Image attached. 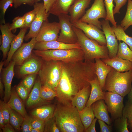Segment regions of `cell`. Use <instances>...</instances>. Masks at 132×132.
I'll list each match as a JSON object with an SVG mask.
<instances>
[{
    "instance_id": "816d5d0a",
    "label": "cell",
    "mask_w": 132,
    "mask_h": 132,
    "mask_svg": "<svg viewBox=\"0 0 132 132\" xmlns=\"http://www.w3.org/2000/svg\"><path fill=\"white\" fill-rule=\"evenodd\" d=\"M56 0H43L46 12H49L53 7Z\"/></svg>"
},
{
    "instance_id": "91938a15",
    "label": "cell",
    "mask_w": 132,
    "mask_h": 132,
    "mask_svg": "<svg viewBox=\"0 0 132 132\" xmlns=\"http://www.w3.org/2000/svg\"><path fill=\"white\" fill-rule=\"evenodd\" d=\"M31 132H40L39 130L35 129L33 128L32 129Z\"/></svg>"
},
{
    "instance_id": "5bb4252c",
    "label": "cell",
    "mask_w": 132,
    "mask_h": 132,
    "mask_svg": "<svg viewBox=\"0 0 132 132\" xmlns=\"http://www.w3.org/2000/svg\"><path fill=\"white\" fill-rule=\"evenodd\" d=\"M37 42L36 37L32 38L29 42L22 44L15 53L12 60L15 65L21 66L32 55L33 49Z\"/></svg>"
},
{
    "instance_id": "277c9868",
    "label": "cell",
    "mask_w": 132,
    "mask_h": 132,
    "mask_svg": "<svg viewBox=\"0 0 132 132\" xmlns=\"http://www.w3.org/2000/svg\"><path fill=\"white\" fill-rule=\"evenodd\" d=\"M132 83V69L119 72L113 68L107 77L103 91L117 93L123 97L128 95Z\"/></svg>"
},
{
    "instance_id": "52a82bcc",
    "label": "cell",
    "mask_w": 132,
    "mask_h": 132,
    "mask_svg": "<svg viewBox=\"0 0 132 132\" xmlns=\"http://www.w3.org/2000/svg\"><path fill=\"white\" fill-rule=\"evenodd\" d=\"M106 16L104 0H94L91 7L86 11L79 20L94 25L101 29H102L101 22L99 19L103 18L105 19Z\"/></svg>"
},
{
    "instance_id": "44dd1931",
    "label": "cell",
    "mask_w": 132,
    "mask_h": 132,
    "mask_svg": "<svg viewBox=\"0 0 132 132\" xmlns=\"http://www.w3.org/2000/svg\"><path fill=\"white\" fill-rule=\"evenodd\" d=\"M91 86L85 87L79 90L72 99L71 103L79 112L85 107L91 91Z\"/></svg>"
},
{
    "instance_id": "8fae6325",
    "label": "cell",
    "mask_w": 132,
    "mask_h": 132,
    "mask_svg": "<svg viewBox=\"0 0 132 132\" xmlns=\"http://www.w3.org/2000/svg\"><path fill=\"white\" fill-rule=\"evenodd\" d=\"M60 32L59 22H49L48 20L43 23L36 37L37 42L56 40Z\"/></svg>"
},
{
    "instance_id": "7dc6e473",
    "label": "cell",
    "mask_w": 132,
    "mask_h": 132,
    "mask_svg": "<svg viewBox=\"0 0 132 132\" xmlns=\"http://www.w3.org/2000/svg\"><path fill=\"white\" fill-rule=\"evenodd\" d=\"M16 90L17 93L23 100H25L27 98L29 91L21 83L17 87Z\"/></svg>"
},
{
    "instance_id": "9f6ffc18",
    "label": "cell",
    "mask_w": 132,
    "mask_h": 132,
    "mask_svg": "<svg viewBox=\"0 0 132 132\" xmlns=\"http://www.w3.org/2000/svg\"><path fill=\"white\" fill-rule=\"evenodd\" d=\"M4 121L1 111H0V127L2 128L5 125Z\"/></svg>"
},
{
    "instance_id": "9a60e30c",
    "label": "cell",
    "mask_w": 132,
    "mask_h": 132,
    "mask_svg": "<svg viewBox=\"0 0 132 132\" xmlns=\"http://www.w3.org/2000/svg\"><path fill=\"white\" fill-rule=\"evenodd\" d=\"M73 49H81L79 44L77 42L74 44H68L56 40L37 42L34 48L35 50L40 51L48 50H68Z\"/></svg>"
},
{
    "instance_id": "f6af8a7d",
    "label": "cell",
    "mask_w": 132,
    "mask_h": 132,
    "mask_svg": "<svg viewBox=\"0 0 132 132\" xmlns=\"http://www.w3.org/2000/svg\"><path fill=\"white\" fill-rule=\"evenodd\" d=\"M36 13V10L34 7L32 10L25 13L23 15L25 22V27H29L32 23L33 20Z\"/></svg>"
},
{
    "instance_id": "d590c367",
    "label": "cell",
    "mask_w": 132,
    "mask_h": 132,
    "mask_svg": "<svg viewBox=\"0 0 132 132\" xmlns=\"http://www.w3.org/2000/svg\"><path fill=\"white\" fill-rule=\"evenodd\" d=\"M113 0H105L104 2L107 12L105 20L109 21L112 26L116 27L117 22L115 19L113 13V7H114L113 3Z\"/></svg>"
},
{
    "instance_id": "4fadbf2b",
    "label": "cell",
    "mask_w": 132,
    "mask_h": 132,
    "mask_svg": "<svg viewBox=\"0 0 132 132\" xmlns=\"http://www.w3.org/2000/svg\"><path fill=\"white\" fill-rule=\"evenodd\" d=\"M109 21L105 19L101 21L102 29L106 38L109 58L116 56L118 44L115 34L110 26Z\"/></svg>"
},
{
    "instance_id": "30bf717a",
    "label": "cell",
    "mask_w": 132,
    "mask_h": 132,
    "mask_svg": "<svg viewBox=\"0 0 132 132\" xmlns=\"http://www.w3.org/2000/svg\"><path fill=\"white\" fill-rule=\"evenodd\" d=\"M36 10V13L29 27L28 33L25 36L24 40L27 41L31 38L36 37L43 22L48 20L50 14L46 11L44 3L37 2L33 5Z\"/></svg>"
},
{
    "instance_id": "ee69618b",
    "label": "cell",
    "mask_w": 132,
    "mask_h": 132,
    "mask_svg": "<svg viewBox=\"0 0 132 132\" xmlns=\"http://www.w3.org/2000/svg\"><path fill=\"white\" fill-rule=\"evenodd\" d=\"M33 119L32 117L27 115L24 118L21 129L23 132H31L33 128L32 123Z\"/></svg>"
},
{
    "instance_id": "2e32d148",
    "label": "cell",
    "mask_w": 132,
    "mask_h": 132,
    "mask_svg": "<svg viewBox=\"0 0 132 132\" xmlns=\"http://www.w3.org/2000/svg\"><path fill=\"white\" fill-rule=\"evenodd\" d=\"M15 64L12 60L4 68L2 74L3 82L4 86V101L9 100L11 93V86L14 76V67Z\"/></svg>"
},
{
    "instance_id": "60d3db41",
    "label": "cell",
    "mask_w": 132,
    "mask_h": 132,
    "mask_svg": "<svg viewBox=\"0 0 132 132\" xmlns=\"http://www.w3.org/2000/svg\"><path fill=\"white\" fill-rule=\"evenodd\" d=\"M36 74L27 75L23 79L21 83L28 90L30 91L34 84Z\"/></svg>"
},
{
    "instance_id": "d6986e66",
    "label": "cell",
    "mask_w": 132,
    "mask_h": 132,
    "mask_svg": "<svg viewBox=\"0 0 132 132\" xmlns=\"http://www.w3.org/2000/svg\"><path fill=\"white\" fill-rule=\"evenodd\" d=\"M43 62L38 58L31 56L20 66L19 74L22 76L38 73Z\"/></svg>"
},
{
    "instance_id": "7402d4cb",
    "label": "cell",
    "mask_w": 132,
    "mask_h": 132,
    "mask_svg": "<svg viewBox=\"0 0 132 132\" xmlns=\"http://www.w3.org/2000/svg\"><path fill=\"white\" fill-rule=\"evenodd\" d=\"M42 83L40 79L35 81L29 96L26 104L28 107L45 104L48 101L42 99L40 96V90Z\"/></svg>"
},
{
    "instance_id": "836d02e7",
    "label": "cell",
    "mask_w": 132,
    "mask_h": 132,
    "mask_svg": "<svg viewBox=\"0 0 132 132\" xmlns=\"http://www.w3.org/2000/svg\"><path fill=\"white\" fill-rule=\"evenodd\" d=\"M132 25V0H128L126 11L125 15L121 22L120 25L125 31Z\"/></svg>"
},
{
    "instance_id": "7c38bea8",
    "label": "cell",
    "mask_w": 132,
    "mask_h": 132,
    "mask_svg": "<svg viewBox=\"0 0 132 132\" xmlns=\"http://www.w3.org/2000/svg\"><path fill=\"white\" fill-rule=\"evenodd\" d=\"M72 24L81 30L89 39L96 41L101 45L107 46L106 40L103 32L97 27L79 20Z\"/></svg>"
},
{
    "instance_id": "d6a6232c",
    "label": "cell",
    "mask_w": 132,
    "mask_h": 132,
    "mask_svg": "<svg viewBox=\"0 0 132 132\" xmlns=\"http://www.w3.org/2000/svg\"><path fill=\"white\" fill-rule=\"evenodd\" d=\"M9 106L10 114V124L13 126L15 130L19 131L21 129L24 118L20 114Z\"/></svg>"
},
{
    "instance_id": "74e56055",
    "label": "cell",
    "mask_w": 132,
    "mask_h": 132,
    "mask_svg": "<svg viewBox=\"0 0 132 132\" xmlns=\"http://www.w3.org/2000/svg\"><path fill=\"white\" fill-rule=\"evenodd\" d=\"M13 3V0H0V24L6 23L5 15V12L10 6Z\"/></svg>"
},
{
    "instance_id": "f1b7e54d",
    "label": "cell",
    "mask_w": 132,
    "mask_h": 132,
    "mask_svg": "<svg viewBox=\"0 0 132 132\" xmlns=\"http://www.w3.org/2000/svg\"><path fill=\"white\" fill-rule=\"evenodd\" d=\"M19 97L15 92L12 91L11 97L7 103L11 109L24 118L27 115L24 104Z\"/></svg>"
},
{
    "instance_id": "db71d44e",
    "label": "cell",
    "mask_w": 132,
    "mask_h": 132,
    "mask_svg": "<svg viewBox=\"0 0 132 132\" xmlns=\"http://www.w3.org/2000/svg\"><path fill=\"white\" fill-rule=\"evenodd\" d=\"M3 132H14V129L13 126L9 123L6 124L2 128Z\"/></svg>"
},
{
    "instance_id": "d4e9b609",
    "label": "cell",
    "mask_w": 132,
    "mask_h": 132,
    "mask_svg": "<svg viewBox=\"0 0 132 132\" xmlns=\"http://www.w3.org/2000/svg\"><path fill=\"white\" fill-rule=\"evenodd\" d=\"M27 28L24 27L20 28L18 34L15 37L11 44L10 50L8 53L7 59L5 61L4 65L7 66L12 60L14 54L22 44L25 34Z\"/></svg>"
},
{
    "instance_id": "6da1fadb",
    "label": "cell",
    "mask_w": 132,
    "mask_h": 132,
    "mask_svg": "<svg viewBox=\"0 0 132 132\" xmlns=\"http://www.w3.org/2000/svg\"><path fill=\"white\" fill-rule=\"evenodd\" d=\"M83 61H62L61 77L56 91L59 102L65 104L71 102L79 90L90 86L89 81L97 77L95 63Z\"/></svg>"
},
{
    "instance_id": "7bdbcfd3",
    "label": "cell",
    "mask_w": 132,
    "mask_h": 132,
    "mask_svg": "<svg viewBox=\"0 0 132 132\" xmlns=\"http://www.w3.org/2000/svg\"><path fill=\"white\" fill-rule=\"evenodd\" d=\"M25 22L23 16L15 17L12 20V23L10 24V29L12 31L18 28L25 27Z\"/></svg>"
},
{
    "instance_id": "f546056e",
    "label": "cell",
    "mask_w": 132,
    "mask_h": 132,
    "mask_svg": "<svg viewBox=\"0 0 132 132\" xmlns=\"http://www.w3.org/2000/svg\"><path fill=\"white\" fill-rule=\"evenodd\" d=\"M79 114L81 121L85 130L91 123L95 117L91 106H86L79 112Z\"/></svg>"
},
{
    "instance_id": "f35d334b",
    "label": "cell",
    "mask_w": 132,
    "mask_h": 132,
    "mask_svg": "<svg viewBox=\"0 0 132 132\" xmlns=\"http://www.w3.org/2000/svg\"><path fill=\"white\" fill-rule=\"evenodd\" d=\"M115 121V125L118 132H129L128 130L127 119L122 116Z\"/></svg>"
},
{
    "instance_id": "4316f807",
    "label": "cell",
    "mask_w": 132,
    "mask_h": 132,
    "mask_svg": "<svg viewBox=\"0 0 132 132\" xmlns=\"http://www.w3.org/2000/svg\"><path fill=\"white\" fill-rule=\"evenodd\" d=\"M75 0H56L48 13L58 16L61 14H68Z\"/></svg>"
},
{
    "instance_id": "94428289",
    "label": "cell",
    "mask_w": 132,
    "mask_h": 132,
    "mask_svg": "<svg viewBox=\"0 0 132 132\" xmlns=\"http://www.w3.org/2000/svg\"><path fill=\"white\" fill-rule=\"evenodd\" d=\"M34 3L38 2L41 0H32Z\"/></svg>"
},
{
    "instance_id": "cb8c5ba5",
    "label": "cell",
    "mask_w": 132,
    "mask_h": 132,
    "mask_svg": "<svg viewBox=\"0 0 132 132\" xmlns=\"http://www.w3.org/2000/svg\"><path fill=\"white\" fill-rule=\"evenodd\" d=\"M91 91L86 106L90 107L94 102L100 99L104 100L105 95L97 77L89 81Z\"/></svg>"
},
{
    "instance_id": "b9f144b4",
    "label": "cell",
    "mask_w": 132,
    "mask_h": 132,
    "mask_svg": "<svg viewBox=\"0 0 132 132\" xmlns=\"http://www.w3.org/2000/svg\"><path fill=\"white\" fill-rule=\"evenodd\" d=\"M9 107L6 102L0 100V111H1L4 118L5 125L10 122V114Z\"/></svg>"
},
{
    "instance_id": "e0dca14e",
    "label": "cell",
    "mask_w": 132,
    "mask_h": 132,
    "mask_svg": "<svg viewBox=\"0 0 132 132\" xmlns=\"http://www.w3.org/2000/svg\"><path fill=\"white\" fill-rule=\"evenodd\" d=\"M0 29L2 38V43L0 49L2 52V60H4L6 59L7 53L10 50L11 43L16 35L12 33L9 23L0 24Z\"/></svg>"
},
{
    "instance_id": "5b68a950",
    "label": "cell",
    "mask_w": 132,
    "mask_h": 132,
    "mask_svg": "<svg viewBox=\"0 0 132 132\" xmlns=\"http://www.w3.org/2000/svg\"><path fill=\"white\" fill-rule=\"evenodd\" d=\"M33 51L35 55L41 57L44 61H59L65 62L84 60V54L81 49L48 50Z\"/></svg>"
},
{
    "instance_id": "bcb514c9",
    "label": "cell",
    "mask_w": 132,
    "mask_h": 132,
    "mask_svg": "<svg viewBox=\"0 0 132 132\" xmlns=\"http://www.w3.org/2000/svg\"><path fill=\"white\" fill-rule=\"evenodd\" d=\"M45 124V121L33 117L32 123L33 128L37 129L40 131V132H43L44 131Z\"/></svg>"
},
{
    "instance_id": "7a4b0ae2",
    "label": "cell",
    "mask_w": 132,
    "mask_h": 132,
    "mask_svg": "<svg viewBox=\"0 0 132 132\" xmlns=\"http://www.w3.org/2000/svg\"><path fill=\"white\" fill-rule=\"evenodd\" d=\"M54 116L61 132H85L79 112L71 102L64 104L59 102L55 107Z\"/></svg>"
},
{
    "instance_id": "9c48e42d",
    "label": "cell",
    "mask_w": 132,
    "mask_h": 132,
    "mask_svg": "<svg viewBox=\"0 0 132 132\" xmlns=\"http://www.w3.org/2000/svg\"><path fill=\"white\" fill-rule=\"evenodd\" d=\"M103 91L105 95L104 100L112 120H115L121 117L124 107V97L115 93Z\"/></svg>"
},
{
    "instance_id": "f5cc1de1",
    "label": "cell",
    "mask_w": 132,
    "mask_h": 132,
    "mask_svg": "<svg viewBox=\"0 0 132 132\" xmlns=\"http://www.w3.org/2000/svg\"><path fill=\"white\" fill-rule=\"evenodd\" d=\"M97 119L96 118H94L91 123L88 127L85 130L86 132H96L95 125Z\"/></svg>"
},
{
    "instance_id": "83f0119b",
    "label": "cell",
    "mask_w": 132,
    "mask_h": 132,
    "mask_svg": "<svg viewBox=\"0 0 132 132\" xmlns=\"http://www.w3.org/2000/svg\"><path fill=\"white\" fill-rule=\"evenodd\" d=\"M55 107L53 105H44L34 109L31 114L33 117L45 121L53 116Z\"/></svg>"
},
{
    "instance_id": "f907efd6",
    "label": "cell",
    "mask_w": 132,
    "mask_h": 132,
    "mask_svg": "<svg viewBox=\"0 0 132 132\" xmlns=\"http://www.w3.org/2000/svg\"><path fill=\"white\" fill-rule=\"evenodd\" d=\"M14 8H17L22 4H27L30 6L33 5L34 3L32 0H13Z\"/></svg>"
},
{
    "instance_id": "680465c9",
    "label": "cell",
    "mask_w": 132,
    "mask_h": 132,
    "mask_svg": "<svg viewBox=\"0 0 132 132\" xmlns=\"http://www.w3.org/2000/svg\"><path fill=\"white\" fill-rule=\"evenodd\" d=\"M5 61H1L0 63V74H1V70L3 67V66L4 64Z\"/></svg>"
},
{
    "instance_id": "681fc988",
    "label": "cell",
    "mask_w": 132,
    "mask_h": 132,
    "mask_svg": "<svg viewBox=\"0 0 132 132\" xmlns=\"http://www.w3.org/2000/svg\"><path fill=\"white\" fill-rule=\"evenodd\" d=\"M98 122L99 124L100 128V132H111L112 131V129L111 125H107L104 121L99 120H98Z\"/></svg>"
},
{
    "instance_id": "4dcf8cb0",
    "label": "cell",
    "mask_w": 132,
    "mask_h": 132,
    "mask_svg": "<svg viewBox=\"0 0 132 132\" xmlns=\"http://www.w3.org/2000/svg\"><path fill=\"white\" fill-rule=\"evenodd\" d=\"M118 40L122 41L127 44L132 50V37L129 36L125 32L120 25L111 27Z\"/></svg>"
},
{
    "instance_id": "8992f818",
    "label": "cell",
    "mask_w": 132,
    "mask_h": 132,
    "mask_svg": "<svg viewBox=\"0 0 132 132\" xmlns=\"http://www.w3.org/2000/svg\"><path fill=\"white\" fill-rule=\"evenodd\" d=\"M61 61H44L38 73L42 85H47L56 92L61 77Z\"/></svg>"
},
{
    "instance_id": "ac0fdd59",
    "label": "cell",
    "mask_w": 132,
    "mask_h": 132,
    "mask_svg": "<svg viewBox=\"0 0 132 132\" xmlns=\"http://www.w3.org/2000/svg\"><path fill=\"white\" fill-rule=\"evenodd\" d=\"M92 0H75L70 7L69 13L71 22L73 24L84 15L86 9Z\"/></svg>"
},
{
    "instance_id": "ab89813d",
    "label": "cell",
    "mask_w": 132,
    "mask_h": 132,
    "mask_svg": "<svg viewBox=\"0 0 132 132\" xmlns=\"http://www.w3.org/2000/svg\"><path fill=\"white\" fill-rule=\"evenodd\" d=\"M44 132H60L54 117L45 121Z\"/></svg>"
},
{
    "instance_id": "8d00e7d4",
    "label": "cell",
    "mask_w": 132,
    "mask_h": 132,
    "mask_svg": "<svg viewBox=\"0 0 132 132\" xmlns=\"http://www.w3.org/2000/svg\"><path fill=\"white\" fill-rule=\"evenodd\" d=\"M122 115L127 118L128 128L132 132V104L126 102L123 109Z\"/></svg>"
},
{
    "instance_id": "484cf974",
    "label": "cell",
    "mask_w": 132,
    "mask_h": 132,
    "mask_svg": "<svg viewBox=\"0 0 132 132\" xmlns=\"http://www.w3.org/2000/svg\"><path fill=\"white\" fill-rule=\"evenodd\" d=\"M95 60V73L103 91L107 75L113 68L105 64L101 59H96Z\"/></svg>"
},
{
    "instance_id": "ffe728a7",
    "label": "cell",
    "mask_w": 132,
    "mask_h": 132,
    "mask_svg": "<svg viewBox=\"0 0 132 132\" xmlns=\"http://www.w3.org/2000/svg\"><path fill=\"white\" fill-rule=\"evenodd\" d=\"M103 99L98 100L91 106L95 117L106 123L108 125H111L112 120L108 113L107 106Z\"/></svg>"
},
{
    "instance_id": "6f0895ef",
    "label": "cell",
    "mask_w": 132,
    "mask_h": 132,
    "mask_svg": "<svg viewBox=\"0 0 132 132\" xmlns=\"http://www.w3.org/2000/svg\"><path fill=\"white\" fill-rule=\"evenodd\" d=\"M4 85L1 81L0 79V94L1 96H2L3 94H4Z\"/></svg>"
},
{
    "instance_id": "c3c4849f",
    "label": "cell",
    "mask_w": 132,
    "mask_h": 132,
    "mask_svg": "<svg viewBox=\"0 0 132 132\" xmlns=\"http://www.w3.org/2000/svg\"><path fill=\"white\" fill-rule=\"evenodd\" d=\"M116 4L115 6L113 9L114 15L120 13V10L126 3L128 0H113Z\"/></svg>"
},
{
    "instance_id": "603a6c76",
    "label": "cell",
    "mask_w": 132,
    "mask_h": 132,
    "mask_svg": "<svg viewBox=\"0 0 132 132\" xmlns=\"http://www.w3.org/2000/svg\"><path fill=\"white\" fill-rule=\"evenodd\" d=\"M101 60L105 64L119 72H124L132 69V62L116 56L111 59Z\"/></svg>"
},
{
    "instance_id": "ba28073f",
    "label": "cell",
    "mask_w": 132,
    "mask_h": 132,
    "mask_svg": "<svg viewBox=\"0 0 132 132\" xmlns=\"http://www.w3.org/2000/svg\"><path fill=\"white\" fill-rule=\"evenodd\" d=\"M58 17L60 32L56 41L68 44L77 43V37L73 29V24L71 22L69 15L61 14Z\"/></svg>"
},
{
    "instance_id": "3957f363",
    "label": "cell",
    "mask_w": 132,
    "mask_h": 132,
    "mask_svg": "<svg viewBox=\"0 0 132 132\" xmlns=\"http://www.w3.org/2000/svg\"><path fill=\"white\" fill-rule=\"evenodd\" d=\"M73 29L79 44L84 54V60L93 61L96 59H109L108 48L102 46L96 41L88 38L80 29L73 25Z\"/></svg>"
},
{
    "instance_id": "11a10c76",
    "label": "cell",
    "mask_w": 132,
    "mask_h": 132,
    "mask_svg": "<svg viewBox=\"0 0 132 132\" xmlns=\"http://www.w3.org/2000/svg\"><path fill=\"white\" fill-rule=\"evenodd\" d=\"M129 103L132 104V85L129 93L128 94V100Z\"/></svg>"
},
{
    "instance_id": "e575fe53",
    "label": "cell",
    "mask_w": 132,
    "mask_h": 132,
    "mask_svg": "<svg viewBox=\"0 0 132 132\" xmlns=\"http://www.w3.org/2000/svg\"><path fill=\"white\" fill-rule=\"evenodd\" d=\"M40 96L43 99L48 101L57 97V94L56 92L49 86L42 85L40 90Z\"/></svg>"
},
{
    "instance_id": "1f68e13d",
    "label": "cell",
    "mask_w": 132,
    "mask_h": 132,
    "mask_svg": "<svg viewBox=\"0 0 132 132\" xmlns=\"http://www.w3.org/2000/svg\"><path fill=\"white\" fill-rule=\"evenodd\" d=\"M116 56L132 62V50L126 43L120 41Z\"/></svg>"
}]
</instances>
